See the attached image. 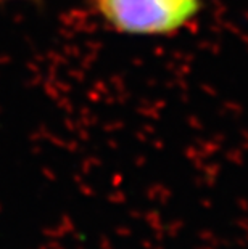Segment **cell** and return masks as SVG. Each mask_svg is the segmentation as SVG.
Masks as SVG:
<instances>
[{"instance_id":"1","label":"cell","mask_w":248,"mask_h":249,"mask_svg":"<svg viewBox=\"0 0 248 249\" xmlns=\"http://www.w3.org/2000/svg\"><path fill=\"white\" fill-rule=\"evenodd\" d=\"M200 0H95L105 21L119 33L166 36L197 17Z\"/></svg>"}]
</instances>
